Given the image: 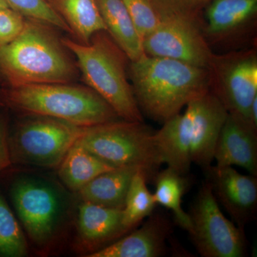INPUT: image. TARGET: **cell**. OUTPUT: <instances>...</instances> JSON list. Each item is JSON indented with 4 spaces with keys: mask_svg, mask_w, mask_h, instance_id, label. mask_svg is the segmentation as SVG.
<instances>
[{
    "mask_svg": "<svg viewBox=\"0 0 257 257\" xmlns=\"http://www.w3.org/2000/svg\"><path fill=\"white\" fill-rule=\"evenodd\" d=\"M128 69L140 111L162 124L210 90L209 69L180 61L145 54L130 62Z\"/></svg>",
    "mask_w": 257,
    "mask_h": 257,
    "instance_id": "6da1fadb",
    "label": "cell"
},
{
    "mask_svg": "<svg viewBox=\"0 0 257 257\" xmlns=\"http://www.w3.org/2000/svg\"><path fill=\"white\" fill-rule=\"evenodd\" d=\"M50 27L28 19L18 37L0 49V74L9 87L66 84L75 78V67Z\"/></svg>",
    "mask_w": 257,
    "mask_h": 257,
    "instance_id": "7a4b0ae2",
    "label": "cell"
},
{
    "mask_svg": "<svg viewBox=\"0 0 257 257\" xmlns=\"http://www.w3.org/2000/svg\"><path fill=\"white\" fill-rule=\"evenodd\" d=\"M5 107L25 114L63 120L80 126L121 119L91 88L66 84H30L2 89Z\"/></svg>",
    "mask_w": 257,
    "mask_h": 257,
    "instance_id": "3957f363",
    "label": "cell"
},
{
    "mask_svg": "<svg viewBox=\"0 0 257 257\" xmlns=\"http://www.w3.org/2000/svg\"><path fill=\"white\" fill-rule=\"evenodd\" d=\"M106 31L97 32L89 44L62 38L77 58L89 88L97 93L121 119L144 121L126 72V57Z\"/></svg>",
    "mask_w": 257,
    "mask_h": 257,
    "instance_id": "277c9868",
    "label": "cell"
},
{
    "mask_svg": "<svg viewBox=\"0 0 257 257\" xmlns=\"http://www.w3.org/2000/svg\"><path fill=\"white\" fill-rule=\"evenodd\" d=\"M155 133L144 121L119 119L86 127L77 142L109 165L139 167L153 180L163 165Z\"/></svg>",
    "mask_w": 257,
    "mask_h": 257,
    "instance_id": "5b68a950",
    "label": "cell"
},
{
    "mask_svg": "<svg viewBox=\"0 0 257 257\" xmlns=\"http://www.w3.org/2000/svg\"><path fill=\"white\" fill-rule=\"evenodd\" d=\"M28 115L8 130L12 164L55 168L86 127L50 116Z\"/></svg>",
    "mask_w": 257,
    "mask_h": 257,
    "instance_id": "8992f818",
    "label": "cell"
},
{
    "mask_svg": "<svg viewBox=\"0 0 257 257\" xmlns=\"http://www.w3.org/2000/svg\"><path fill=\"white\" fill-rule=\"evenodd\" d=\"M10 197L32 242L39 246L52 242L65 213V199L60 189L45 179L24 177L13 184Z\"/></svg>",
    "mask_w": 257,
    "mask_h": 257,
    "instance_id": "52a82bcc",
    "label": "cell"
},
{
    "mask_svg": "<svg viewBox=\"0 0 257 257\" xmlns=\"http://www.w3.org/2000/svg\"><path fill=\"white\" fill-rule=\"evenodd\" d=\"M189 232L193 244L203 257H244L248 243L244 229L228 219L219 207L210 184L204 181L189 212Z\"/></svg>",
    "mask_w": 257,
    "mask_h": 257,
    "instance_id": "ba28073f",
    "label": "cell"
},
{
    "mask_svg": "<svg viewBox=\"0 0 257 257\" xmlns=\"http://www.w3.org/2000/svg\"><path fill=\"white\" fill-rule=\"evenodd\" d=\"M209 71L210 90L228 113L239 116L252 126L250 108L257 97L256 52L249 50L226 55H214Z\"/></svg>",
    "mask_w": 257,
    "mask_h": 257,
    "instance_id": "9c48e42d",
    "label": "cell"
},
{
    "mask_svg": "<svg viewBox=\"0 0 257 257\" xmlns=\"http://www.w3.org/2000/svg\"><path fill=\"white\" fill-rule=\"evenodd\" d=\"M199 22L173 17L161 20L143 39L145 55L164 57L209 69L214 54L199 28Z\"/></svg>",
    "mask_w": 257,
    "mask_h": 257,
    "instance_id": "30bf717a",
    "label": "cell"
},
{
    "mask_svg": "<svg viewBox=\"0 0 257 257\" xmlns=\"http://www.w3.org/2000/svg\"><path fill=\"white\" fill-rule=\"evenodd\" d=\"M186 106L179 117L190 143L191 160L204 169L214 161V150L228 111L211 90Z\"/></svg>",
    "mask_w": 257,
    "mask_h": 257,
    "instance_id": "8fae6325",
    "label": "cell"
},
{
    "mask_svg": "<svg viewBox=\"0 0 257 257\" xmlns=\"http://www.w3.org/2000/svg\"><path fill=\"white\" fill-rule=\"evenodd\" d=\"M203 170L216 201L235 224L244 229L256 214V176L242 175L232 167L210 165Z\"/></svg>",
    "mask_w": 257,
    "mask_h": 257,
    "instance_id": "7c38bea8",
    "label": "cell"
},
{
    "mask_svg": "<svg viewBox=\"0 0 257 257\" xmlns=\"http://www.w3.org/2000/svg\"><path fill=\"white\" fill-rule=\"evenodd\" d=\"M173 232L172 221L165 214L152 213L140 229L87 257H160L167 252V241Z\"/></svg>",
    "mask_w": 257,
    "mask_h": 257,
    "instance_id": "4fadbf2b",
    "label": "cell"
},
{
    "mask_svg": "<svg viewBox=\"0 0 257 257\" xmlns=\"http://www.w3.org/2000/svg\"><path fill=\"white\" fill-rule=\"evenodd\" d=\"M214 160L219 167L238 166L257 176V130L228 113L216 143Z\"/></svg>",
    "mask_w": 257,
    "mask_h": 257,
    "instance_id": "5bb4252c",
    "label": "cell"
},
{
    "mask_svg": "<svg viewBox=\"0 0 257 257\" xmlns=\"http://www.w3.org/2000/svg\"><path fill=\"white\" fill-rule=\"evenodd\" d=\"M77 229L83 244L92 252L105 247L130 232L122 222V209L87 202L78 208Z\"/></svg>",
    "mask_w": 257,
    "mask_h": 257,
    "instance_id": "9a60e30c",
    "label": "cell"
},
{
    "mask_svg": "<svg viewBox=\"0 0 257 257\" xmlns=\"http://www.w3.org/2000/svg\"><path fill=\"white\" fill-rule=\"evenodd\" d=\"M140 170L136 167H121L104 172L82 187L79 197L82 202L122 209L133 177Z\"/></svg>",
    "mask_w": 257,
    "mask_h": 257,
    "instance_id": "2e32d148",
    "label": "cell"
},
{
    "mask_svg": "<svg viewBox=\"0 0 257 257\" xmlns=\"http://www.w3.org/2000/svg\"><path fill=\"white\" fill-rule=\"evenodd\" d=\"M106 32L130 62L145 55L143 40L123 0H96Z\"/></svg>",
    "mask_w": 257,
    "mask_h": 257,
    "instance_id": "e0dca14e",
    "label": "cell"
},
{
    "mask_svg": "<svg viewBox=\"0 0 257 257\" xmlns=\"http://www.w3.org/2000/svg\"><path fill=\"white\" fill-rule=\"evenodd\" d=\"M49 3L62 17L83 44H89L97 32L106 31L96 0H50Z\"/></svg>",
    "mask_w": 257,
    "mask_h": 257,
    "instance_id": "ac0fdd59",
    "label": "cell"
},
{
    "mask_svg": "<svg viewBox=\"0 0 257 257\" xmlns=\"http://www.w3.org/2000/svg\"><path fill=\"white\" fill-rule=\"evenodd\" d=\"M114 168L77 141L59 165L58 176L67 188L78 192L93 179Z\"/></svg>",
    "mask_w": 257,
    "mask_h": 257,
    "instance_id": "d6986e66",
    "label": "cell"
},
{
    "mask_svg": "<svg viewBox=\"0 0 257 257\" xmlns=\"http://www.w3.org/2000/svg\"><path fill=\"white\" fill-rule=\"evenodd\" d=\"M257 13V0H211L206 7V32L212 37L231 33Z\"/></svg>",
    "mask_w": 257,
    "mask_h": 257,
    "instance_id": "ffe728a7",
    "label": "cell"
},
{
    "mask_svg": "<svg viewBox=\"0 0 257 257\" xmlns=\"http://www.w3.org/2000/svg\"><path fill=\"white\" fill-rule=\"evenodd\" d=\"M188 180L186 175L167 167L159 171L154 178L155 192L153 194L157 204L172 211L176 224L189 233L192 228L190 218L182 207V197L188 187Z\"/></svg>",
    "mask_w": 257,
    "mask_h": 257,
    "instance_id": "44dd1931",
    "label": "cell"
},
{
    "mask_svg": "<svg viewBox=\"0 0 257 257\" xmlns=\"http://www.w3.org/2000/svg\"><path fill=\"white\" fill-rule=\"evenodd\" d=\"M147 181L146 172L140 170L130 184L122 209L123 224L130 232L151 215L156 207L154 194L147 187Z\"/></svg>",
    "mask_w": 257,
    "mask_h": 257,
    "instance_id": "7402d4cb",
    "label": "cell"
},
{
    "mask_svg": "<svg viewBox=\"0 0 257 257\" xmlns=\"http://www.w3.org/2000/svg\"><path fill=\"white\" fill-rule=\"evenodd\" d=\"M28 245L23 229L0 194V256L24 257Z\"/></svg>",
    "mask_w": 257,
    "mask_h": 257,
    "instance_id": "603a6c76",
    "label": "cell"
},
{
    "mask_svg": "<svg viewBox=\"0 0 257 257\" xmlns=\"http://www.w3.org/2000/svg\"><path fill=\"white\" fill-rule=\"evenodd\" d=\"M10 8L25 18L41 22L72 34L63 19L47 0H5Z\"/></svg>",
    "mask_w": 257,
    "mask_h": 257,
    "instance_id": "cb8c5ba5",
    "label": "cell"
},
{
    "mask_svg": "<svg viewBox=\"0 0 257 257\" xmlns=\"http://www.w3.org/2000/svg\"><path fill=\"white\" fill-rule=\"evenodd\" d=\"M160 20L179 17L199 22L203 9L211 0H148Z\"/></svg>",
    "mask_w": 257,
    "mask_h": 257,
    "instance_id": "d4e9b609",
    "label": "cell"
},
{
    "mask_svg": "<svg viewBox=\"0 0 257 257\" xmlns=\"http://www.w3.org/2000/svg\"><path fill=\"white\" fill-rule=\"evenodd\" d=\"M134 25L142 38L153 32L161 20L148 0H123Z\"/></svg>",
    "mask_w": 257,
    "mask_h": 257,
    "instance_id": "484cf974",
    "label": "cell"
},
{
    "mask_svg": "<svg viewBox=\"0 0 257 257\" xmlns=\"http://www.w3.org/2000/svg\"><path fill=\"white\" fill-rule=\"evenodd\" d=\"M25 17L10 8H0V49L13 42L23 31Z\"/></svg>",
    "mask_w": 257,
    "mask_h": 257,
    "instance_id": "4316f807",
    "label": "cell"
},
{
    "mask_svg": "<svg viewBox=\"0 0 257 257\" xmlns=\"http://www.w3.org/2000/svg\"><path fill=\"white\" fill-rule=\"evenodd\" d=\"M9 125V116L4 109L0 113V172L12 165L8 143Z\"/></svg>",
    "mask_w": 257,
    "mask_h": 257,
    "instance_id": "83f0119b",
    "label": "cell"
},
{
    "mask_svg": "<svg viewBox=\"0 0 257 257\" xmlns=\"http://www.w3.org/2000/svg\"><path fill=\"white\" fill-rule=\"evenodd\" d=\"M4 103H3V97H2V89H0V113L3 109H5Z\"/></svg>",
    "mask_w": 257,
    "mask_h": 257,
    "instance_id": "f1b7e54d",
    "label": "cell"
},
{
    "mask_svg": "<svg viewBox=\"0 0 257 257\" xmlns=\"http://www.w3.org/2000/svg\"><path fill=\"white\" fill-rule=\"evenodd\" d=\"M0 8H10V6L5 0H0Z\"/></svg>",
    "mask_w": 257,
    "mask_h": 257,
    "instance_id": "f546056e",
    "label": "cell"
}]
</instances>
